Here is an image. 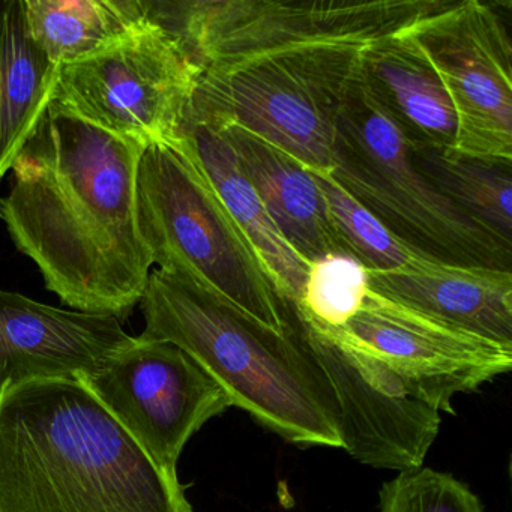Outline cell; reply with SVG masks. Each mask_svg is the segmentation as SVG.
<instances>
[{
	"label": "cell",
	"instance_id": "cell-6",
	"mask_svg": "<svg viewBox=\"0 0 512 512\" xmlns=\"http://www.w3.org/2000/svg\"><path fill=\"white\" fill-rule=\"evenodd\" d=\"M362 50L311 47L206 68L188 113L239 125L313 172L331 173L338 115Z\"/></svg>",
	"mask_w": 512,
	"mask_h": 512
},
{
	"label": "cell",
	"instance_id": "cell-18",
	"mask_svg": "<svg viewBox=\"0 0 512 512\" xmlns=\"http://www.w3.org/2000/svg\"><path fill=\"white\" fill-rule=\"evenodd\" d=\"M61 68L32 38L23 0H8L0 31V181L46 115Z\"/></svg>",
	"mask_w": 512,
	"mask_h": 512
},
{
	"label": "cell",
	"instance_id": "cell-22",
	"mask_svg": "<svg viewBox=\"0 0 512 512\" xmlns=\"http://www.w3.org/2000/svg\"><path fill=\"white\" fill-rule=\"evenodd\" d=\"M313 173L325 197L338 241L365 269L395 271L422 254L394 235L379 218L350 196L332 173Z\"/></svg>",
	"mask_w": 512,
	"mask_h": 512
},
{
	"label": "cell",
	"instance_id": "cell-5",
	"mask_svg": "<svg viewBox=\"0 0 512 512\" xmlns=\"http://www.w3.org/2000/svg\"><path fill=\"white\" fill-rule=\"evenodd\" d=\"M331 173L419 253L452 265L511 271L512 242L470 220L415 169L409 143L358 77L338 115Z\"/></svg>",
	"mask_w": 512,
	"mask_h": 512
},
{
	"label": "cell",
	"instance_id": "cell-1",
	"mask_svg": "<svg viewBox=\"0 0 512 512\" xmlns=\"http://www.w3.org/2000/svg\"><path fill=\"white\" fill-rule=\"evenodd\" d=\"M145 149L49 106L11 167L0 220L71 310L124 320L142 301L154 265L137 215Z\"/></svg>",
	"mask_w": 512,
	"mask_h": 512
},
{
	"label": "cell",
	"instance_id": "cell-10",
	"mask_svg": "<svg viewBox=\"0 0 512 512\" xmlns=\"http://www.w3.org/2000/svg\"><path fill=\"white\" fill-rule=\"evenodd\" d=\"M308 331L373 359L410 397L440 415H455L452 400L457 395L476 392L512 368V346L419 313L373 290L344 328Z\"/></svg>",
	"mask_w": 512,
	"mask_h": 512
},
{
	"label": "cell",
	"instance_id": "cell-23",
	"mask_svg": "<svg viewBox=\"0 0 512 512\" xmlns=\"http://www.w3.org/2000/svg\"><path fill=\"white\" fill-rule=\"evenodd\" d=\"M380 512H485L481 499L449 473L419 466L383 482Z\"/></svg>",
	"mask_w": 512,
	"mask_h": 512
},
{
	"label": "cell",
	"instance_id": "cell-8",
	"mask_svg": "<svg viewBox=\"0 0 512 512\" xmlns=\"http://www.w3.org/2000/svg\"><path fill=\"white\" fill-rule=\"evenodd\" d=\"M200 76L182 41L145 14L115 43L62 65L50 106L149 148L176 136Z\"/></svg>",
	"mask_w": 512,
	"mask_h": 512
},
{
	"label": "cell",
	"instance_id": "cell-13",
	"mask_svg": "<svg viewBox=\"0 0 512 512\" xmlns=\"http://www.w3.org/2000/svg\"><path fill=\"white\" fill-rule=\"evenodd\" d=\"M133 340L118 317L64 310L0 289V394L34 380L76 379Z\"/></svg>",
	"mask_w": 512,
	"mask_h": 512
},
{
	"label": "cell",
	"instance_id": "cell-2",
	"mask_svg": "<svg viewBox=\"0 0 512 512\" xmlns=\"http://www.w3.org/2000/svg\"><path fill=\"white\" fill-rule=\"evenodd\" d=\"M0 512H196L77 379L0 394Z\"/></svg>",
	"mask_w": 512,
	"mask_h": 512
},
{
	"label": "cell",
	"instance_id": "cell-14",
	"mask_svg": "<svg viewBox=\"0 0 512 512\" xmlns=\"http://www.w3.org/2000/svg\"><path fill=\"white\" fill-rule=\"evenodd\" d=\"M377 295L512 346V272L487 266L452 265L419 254L395 271H370Z\"/></svg>",
	"mask_w": 512,
	"mask_h": 512
},
{
	"label": "cell",
	"instance_id": "cell-15",
	"mask_svg": "<svg viewBox=\"0 0 512 512\" xmlns=\"http://www.w3.org/2000/svg\"><path fill=\"white\" fill-rule=\"evenodd\" d=\"M358 80L410 149H455L458 121L451 98L409 28L362 50Z\"/></svg>",
	"mask_w": 512,
	"mask_h": 512
},
{
	"label": "cell",
	"instance_id": "cell-9",
	"mask_svg": "<svg viewBox=\"0 0 512 512\" xmlns=\"http://www.w3.org/2000/svg\"><path fill=\"white\" fill-rule=\"evenodd\" d=\"M76 379L173 476L188 440L233 407L226 389L181 347L142 335Z\"/></svg>",
	"mask_w": 512,
	"mask_h": 512
},
{
	"label": "cell",
	"instance_id": "cell-24",
	"mask_svg": "<svg viewBox=\"0 0 512 512\" xmlns=\"http://www.w3.org/2000/svg\"><path fill=\"white\" fill-rule=\"evenodd\" d=\"M8 0H0V31H2V25H4L5 10H7ZM2 184V181H0Z\"/></svg>",
	"mask_w": 512,
	"mask_h": 512
},
{
	"label": "cell",
	"instance_id": "cell-11",
	"mask_svg": "<svg viewBox=\"0 0 512 512\" xmlns=\"http://www.w3.org/2000/svg\"><path fill=\"white\" fill-rule=\"evenodd\" d=\"M409 32L451 98L455 151L512 163V46L502 14L479 0H446Z\"/></svg>",
	"mask_w": 512,
	"mask_h": 512
},
{
	"label": "cell",
	"instance_id": "cell-7",
	"mask_svg": "<svg viewBox=\"0 0 512 512\" xmlns=\"http://www.w3.org/2000/svg\"><path fill=\"white\" fill-rule=\"evenodd\" d=\"M445 4L446 0H142L146 16L178 37L202 71L311 47L365 49Z\"/></svg>",
	"mask_w": 512,
	"mask_h": 512
},
{
	"label": "cell",
	"instance_id": "cell-12",
	"mask_svg": "<svg viewBox=\"0 0 512 512\" xmlns=\"http://www.w3.org/2000/svg\"><path fill=\"white\" fill-rule=\"evenodd\" d=\"M289 326L331 382L344 451L376 469L403 472L422 466L439 436L442 415L410 397L368 356L331 343L290 317Z\"/></svg>",
	"mask_w": 512,
	"mask_h": 512
},
{
	"label": "cell",
	"instance_id": "cell-21",
	"mask_svg": "<svg viewBox=\"0 0 512 512\" xmlns=\"http://www.w3.org/2000/svg\"><path fill=\"white\" fill-rule=\"evenodd\" d=\"M370 292L367 269L349 254H328L310 263L301 299L289 316L317 332L344 328Z\"/></svg>",
	"mask_w": 512,
	"mask_h": 512
},
{
	"label": "cell",
	"instance_id": "cell-4",
	"mask_svg": "<svg viewBox=\"0 0 512 512\" xmlns=\"http://www.w3.org/2000/svg\"><path fill=\"white\" fill-rule=\"evenodd\" d=\"M140 232L160 271L289 334V307L184 140L149 146L137 173Z\"/></svg>",
	"mask_w": 512,
	"mask_h": 512
},
{
	"label": "cell",
	"instance_id": "cell-19",
	"mask_svg": "<svg viewBox=\"0 0 512 512\" xmlns=\"http://www.w3.org/2000/svg\"><path fill=\"white\" fill-rule=\"evenodd\" d=\"M35 43L58 65L88 58L145 17L142 0H23Z\"/></svg>",
	"mask_w": 512,
	"mask_h": 512
},
{
	"label": "cell",
	"instance_id": "cell-16",
	"mask_svg": "<svg viewBox=\"0 0 512 512\" xmlns=\"http://www.w3.org/2000/svg\"><path fill=\"white\" fill-rule=\"evenodd\" d=\"M196 119L214 125L232 146L254 190L293 250L310 263L328 254H347L335 235L313 170L239 125Z\"/></svg>",
	"mask_w": 512,
	"mask_h": 512
},
{
	"label": "cell",
	"instance_id": "cell-20",
	"mask_svg": "<svg viewBox=\"0 0 512 512\" xmlns=\"http://www.w3.org/2000/svg\"><path fill=\"white\" fill-rule=\"evenodd\" d=\"M415 169L479 226L512 242V163L455 149H410Z\"/></svg>",
	"mask_w": 512,
	"mask_h": 512
},
{
	"label": "cell",
	"instance_id": "cell-17",
	"mask_svg": "<svg viewBox=\"0 0 512 512\" xmlns=\"http://www.w3.org/2000/svg\"><path fill=\"white\" fill-rule=\"evenodd\" d=\"M176 136L199 161L221 202L244 233L281 301L292 308L301 299L310 262L290 247L269 215L238 155L208 122L185 116Z\"/></svg>",
	"mask_w": 512,
	"mask_h": 512
},
{
	"label": "cell",
	"instance_id": "cell-3",
	"mask_svg": "<svg viewBox=\"0 0 512 512\" xmlns=\"http://www.w3.org/2000/svg\"><path fill=\"white\" fill-rule=\"evenodd\" d=\"M140 308L142 337L181 347L262 427L302 448L343 449L331 382L292 331H272L160 269L149 275Z\"/></svg>",
	"mask_w": 512,
	"mask_h": 512
}]
</instances>
